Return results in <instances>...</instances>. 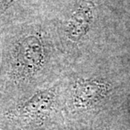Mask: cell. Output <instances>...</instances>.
I'll return each instance as SVG.
<instances>
[{"label": "cell", "mask_w": 130, "mask_h": 130, "mask_svg": "<svg viewBox=\"0 0 130 130\" xmlns=\"http://www.w3.org/2000/svg\"><path fill=\"white\" fill-rule=\"evenodd\" d=\"M56 98L54 88L36 92L6 113L8 118L25 123H40L46 118L53 107Z\"/></svg>", "instance_id": "2"}, {"label": "cell", "mask_w": 130, "mask_h": 130, "mask_svg": "<svg viewBox=\"0 0 130 130\" xmlns=\"http://www.w3.org/2000/svg\"><path fill=\"white\" fill-rule=\"evenodd\" d=\"M106 88L105 84L97 80L80 79L73 87V104L79 108L89 107L102 98Z\"/></svg>", "instance_id": "3"}, {"label": "cell", "mask_w": 130, "mask_h": 130, "mask_svg": "<svg viewBox=\"0 0 130 130\" xmlns=\"http://www.w3.org/2000/svg\"><path fill=\"white\" fill-rule=\"evenodd\" d=\"M46 56V45L41 32L30 28L17 36L11 45L9 71L17 79H31L42 70Z\"/></svg>", "instance_id": "1"}, {"label": "cell", "mask_w": 130, "mask_h": 130, "mask_svg": "<svg viewBox=\"0 0 130 130\" xmlns=\"http://www.w3.org/2000/svg\"><path fill=\"white\" fill-rule=\"evenodd\" d=\"M14 0H0V17L9 9Z\"/></svg>", "instance_id": "5"}, {"label": "cell", "mask_w": 130, "mask_h": 130, "mask_svg": "<svg viewBox=\"0 0 130 130\" xmlns=\"http://www.w3.org/2000/svg\"><path fill=\"white\" fill-rule=\"evenodd\" d=\"M92 10L93 4L86 3L74 11L66 28V33L70 40L79 41L87 33L92 21Z\"/></svg>", "instance_id": "4"}]
</instances>
